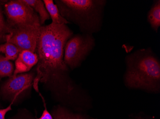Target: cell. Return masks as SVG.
<instances>
[{
	"instance_id": "18",
	"label": "cell",
	"mask_w": 160,
	"mask_h": 119,
	"mask_svg": "<svg viewBox=\"0 0 160 119\" xmlns=\"http://www.w3.org/2000/svg\"><path fill=\"white\" fill-rule=\"evenodd\" d=\"M128 119H147L146 118H143V117H141V116H139V117H133V118H129Z\"/></svg>"
},
{
	"instance_id": "9",
	"label": "cell",
	"mask_w": 160,
	"mask_h": 119,
	"mask_svg": "<svg viewBox=\"0 0 160 119\" xmlns=\"http://www.w3.org/2000/svg\"><path fill=\"white\" fill-rule=\"evenodd\" d=\"M43 1L49 16L52 21V24L66 25L69 24V21L62 16L57 6L54 3L52 0H44Z\"/></svg>"
},
{
	"instance_id": "4",
	"label": "cell",
	"mask_w": 160,
	"mask_h": 119,
	"mask_svg": "<svg viewBox=\"0 0 160 119\" xmlns=\"http://www.w3.org/2000/svg\"><path fill=\"white\" fill-rule=\"evenodd\" d=\"M96 45L92 34H78L72 36L65 46L64 60L72 70L78 67Z\"/></svg>"
},
{
	"instance_id": "6",
	"label": "cell",
	"mask_w": 160,
	"mask_h": 119,
	"mask_svg": "<svg viewBox=\"0 0 160 119\" xmlns=\"http://www.w3.org/2000/svg\"><path fill=\"white\" fill-rule=\"evenodd\" d=\"M40 26L24 25L11 28L10 34L6 36V42L13 44L21 51L36 53Z\"/></svg>"
},
{
	"instance_id": "1",
	"label": "cell",
	"mask_w": 160,
	"mask_h": 119,
	"mask_svg": "<svg viewBox=\"0 0 160 119\" xmlns=\"http://www.w3.org/2000/svg\"><path fill=\"white\" fill-rule=\"evenodd\" d=\"M73 35L66 25H41L36 53L38 56L37 76L33 87L38 92V83H43L54 97L65 105H91L88 96L78 88L70 76L64 60V51L67 41Z\"/></svg>"
},
{
	"instance_id": "5",
	"label": "cell",
	"mask_w": 160,
	"mask_h": 119,
	"mask_svg": "<svg viewBox=\"0 0 160 119\" xmlns=\"http://www.w3.org/2000/svg\"><path fill=\"white\" fill-rule=\"evenodd\" d=\"M4 9L7 24L11 28L24 25L41 26L38 13L23 0L6 2Z\"/></svg>"
},
{
	"instance_id": "8",
	"label": "cell",
	"mask_w": 160,
	"mask_h": 119,
	"mask_svg": "<svg viewBox=\"0 0 160 119\" xmlns=\"http://www.w3.org/2000/svg\"><path fill=\"white\" fill-rule=\"evenodd\" d=\"M38 62V56L36 53L29 51H22L20 53L16 61V69L12 76L28 72Z\"/></svg>"
},
{
	"instance_id": "10",
	"label": "cell",
	"mask_w": 160,
	"mask_h": 119,
	"mask_svg": "<svg viewBox=\"0 0 160 119\" xmlns=\"http://www.w3.org/2000/svg\"><path fill=\"white\" fill-rule=\"evenodd\" d=\"M148 21L151 27L158 32L160 26V1H155L148 13Z\"/></svg>"
},
{
	"instance_id": "15",
	"label": "cell",
	"mask_w": 160,
	"mask_h": 119,
	"mask_svg": "<svg viewBox=\"0 0 160 119\" xmlns=\"http://www.w3.org/2000/svg\"><path fill=\"white\" fill-rule=\"evenodd\" d=\"M11 28L5 21L0 4V43L6 42V36L10 34Z\"/></svg>"
},
{
	"instance_id": "7",
	"label": "cell",
	"mask_w": 160,
	"mask_h": 119,
	"mask_svg": "<svg viewBox=\"0 0 160 119\" xmlns=\"http://www.w3.org/2000/svg\"><path fill=\"white\" fill-rule=\"evenodd\" d=\"M35 74L33 72L21 73L12 76L2 87V93L6 97L10 98L12 103L17 99L29 93L33 85Z\"/></svg>"
},
{
	"instance_id": "2",
	"label": "cell",
	"mask_w": 160,
	"mask_h": 119,
	"mask_svg": "<svg viewBox=\"0 0 160 119\" xmlns=\"http://www.w3.org/2000/svg\"><path fill=\"white\" fill-rule=\"evenodd\" d=\"M124 82L130 89L154 94L160 92V62L151 48L140 49L127 55Z\"/></svg>"
},
{
	"instance_id": "3",
	"label": "cell",
	"mask_w": 160,
	"mask_h": 119,
	"mask_svg": "<svg viewBox=\"0 0 160 119\" xmlns=\"http://www.w3.org/2000/svg\"><path fill=\"white\" fill-rule=\"evenodd\" d=\"M60 13L69 22L77 25L82 34H92L100 30L104 0H56Z\"/></svg>"
},
{
	"instance_id": "16",
	"label": "cell",
	"mask_w": 160,
	"mask_h": 119,
	"mask_svg": "<svg viewBox=\"0 0 160 119\" xmlns=\"http://www.w3.org/2000/svg\"><path fill=\"white\" fill-rule=\"evenodd\" d=\"M12 103L9 105L8 107L4 109H0V119H5V116L6 113L8 112L9 111L12 110Z\"/></svg>"
},
{
	"instance_id": "12",
	"label": "cell",
	"mask_w": 160,
	"mask_h": 119,
	"mask_svg": "<svg viewBox=\"0 0 160 119\" xmlns=\"http://www.w3.org/2000/svg\"><path fill=\"white\" fill-rule=\"evenodd\" d=\"M53 119H91L81 114L73 113L63 106H57L52 112Z\"/></svg>"
},
{
	"instance_id": "17",
	"label": "cell",
	"mask_w": 160,
	"mask_h": 119,
	"mask_svg": "<svg viewBox=\"0 0 160 119\" xmlns=\"http://www.w3.org/2000/svg\"><path fill=\"white\" fill-rule=\"evenodd\" d=\"M45 109L43 111L42 115L40 118L38 119H53L52 116L50 114V113L48 111L45 105Z\"/></svg>"
},
{
	"instance_id": "11",
	"label": "cell",
	"mask_w": 160,
	"mask_h": 119,
	"mask_svg": "<svg viewBox=\"0 0 160 119\" xmlns=\"http://www.w3.org/2000/svg\"><path fill=\"white\" fill-rule=\"evenodd\" d=\"M24 2L32 7L34 10L37 12L40 18L41 25L44 24L45 22L50 19L49 14L47 11L43 1L41 0H23Z\"/></svg>"
},
{
	"instance_id": "13",
	"label": "cell",
	"mask_w": 160,
	"mask_h": 119,
	"mask_svg": "<svg viewBox=\"0 0 160 119\" xmlns=\"http://www.w3.org/2000/svg\"><path fill=\"white\" fill-rule=\"evenodd\" d=\"M21 52L17 46L11 43L6 42L0 45V53L5 55L6 60H16Z\"/></svg>"
},
{
	"instance_id": "14",
	"label": "cell",
	"mask_w": 160,
	"mask_h": 119,
	"mask_svg": "<svg viewBox=\"0 0 160 119\" xmlns=\"http://www.w3.org/2000/svg\"><path fill=\"white\" fill-rule=\"evenodd\" d=\"M14 72V66L10 61L6 60L5 57L0 54V78L11 77Z\"/></svg>"
}]
</instances>
